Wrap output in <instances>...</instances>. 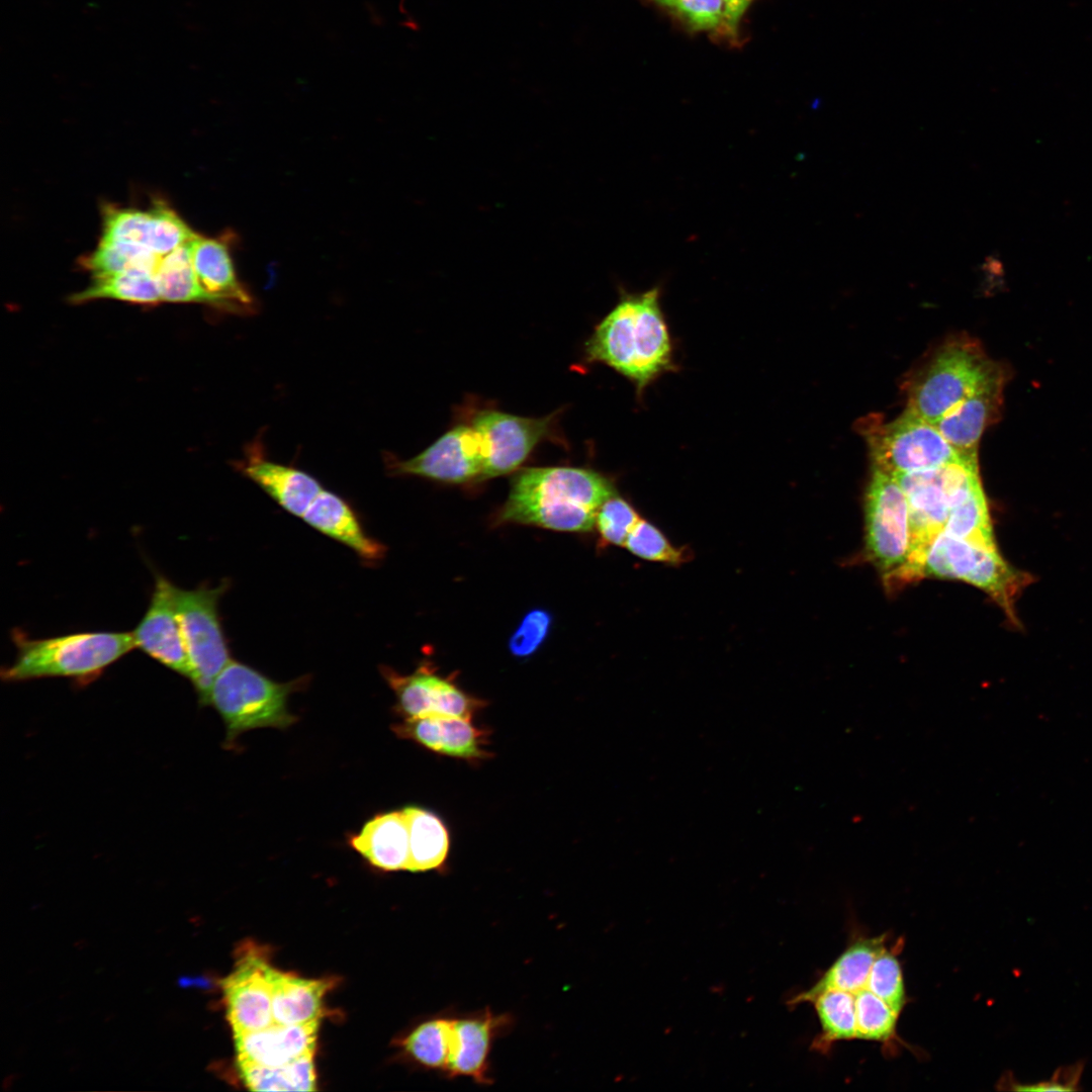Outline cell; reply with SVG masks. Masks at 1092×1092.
<instances>
[{"label": "cell", "mask_w": 1092, "mask_h": 1092, "mask_svg": "<svg viewBox=\"0 0 1092 1092\" xmlns=\"http://www.w3.org/2000/svg\"><path fill=\"white\" fill-rule=\"evenodd\" d=\"M615 494L612 480L592 469L526 468L513 477L499 520L562 532H587L596 526L599 508Z\"/></svg>", "instance_id": "obj_1"}, {"label": "cell", "mask_w": 1092, "mask_h": 1092, "mask_svg": "<svg viewBox=\"0 0 1092 1092\" xmlns=\"http://www.w3.org/2000/svg\"><path fill=\"white\" fill-rule=\"evenodd\" d=\"M12 640L17 653L1 671L6 681L57 676L88 682L135 648L131 632H78L30 638L15 630Z\"/></svg>", "instance_id": "obj_2"}, {"label": "cell", "mask_w": 1092, "mask_h": 1092, "mask_svg": "<svg viewBox=\"0 0 1092 1092\" xmlns=\"http://www.w3.org/2000/svg\"><path fill=\"white\" fill-rule=\"evenodd\" d=\"M959 579L984 590L1018 625L1015 602L1030 577L1010 566L997 547L950 535L937 534L925 550L918 571L923 577Z\"/></svg>", "instance_id": "obj_3"}, {"label": "cell", "mask_w": 1092, "mask_h": 1092, "mask_svg": "<svg viewBox=\"0 0 1092 1092\" xmlns=\"http://www.w3.org/2000/svg\"><path fill=\"white\" fill-rule=\"evenodd\" d=\"M301 681L277 682L245 663L231 660L215 678L208 699V705L225 725L226 747L247 731L292 725L296 717L289 712L287 700Z\"/></svg>", "instance_id": "obj_4"}, {"label": "cell", "mask_w": 1092, "mask_h": 1092, "mask_svg": "<svg viewBox=\"0 0 1092 1092\" xmlns=\"http://www.w3.org/2000/svg\"><path fill=\"white\" fill-rule=\"evenodd\" d=\"M1000 366L977 341L947 340L911 380L906 410L935 425Z\"/></svg>", "instance_id": "obj_5"}, {"label": "cell", "mask_w": 1092, "mask_h": 1092, "mask_svg": "<svg viewBox=\"0 0 1092 1092\" xmlns=\"http://www.w3.org/2000/svg\"><path fill=\"white\" fill-rule=\"evenodd\" d=\"M864 502L867 558L893 590L907 583L911 540L907 496L894 474L873 466Z\"/></svg>", "instance_id": "obj_6"}, {"label": "cell", "mask_w": 1092, "mask_h": 1092, "mask_svg": "<svg viewBox=\"0 0 1092 1092\" xmlns=\"http://www.w3.org/2000/svg\"><path fill=\"white\" fill-rule=\"evenodd\" d=\"M225 589V582L214 587L174 588L177 615L189 660L188 679L203 706L208 705L215 678L232 660L218 613V602Z\"/></svg>", "instance_id": "obj_7"}, {"label": "cell", "mask_w": 1092, "mask_h": 1092, "mask_svg": "<svg viewBox=\"0 0 1092 1092\" xmlns=\"http://www.w3.org/2000/svg\"><path fill=\"white\" fill-rule=\"evenodd\" d=\"M866 436L873 466L894 475L935 468L961 456L933 424L907 410Z\"/></svg>", "instance_id": "obj_8"}, {"label": "cell", "mask_w": 1092, "mask_h": 1092, "mask_svg": "<svg viewBox=\"0 0 1092 1092\" xmlns=\"http://www.w3.org/2000/svg\"><path fill=\"white\" fill-rule=\"evenodd\" d=\"M967 457L941 466L895 475L908 500L910 519V554L906 582L918 578L925 550L934 537L944 530L953 486Z\"/></svg>", "instance_id": "obj_9"}, {"label": "cell", "mask_w": 1092, "mask_h": 1092, "mask_svg": "<svg viewBox=\"0 0 1092 1092\" xmlns=\"http://www.w3.org/2000/svg\"><path fill=\"white\" fill-rule=\"evenodd\" d=\"M555 414L526 418L484 410L469 421L479 434L483 451L482 480L516 470L533 449L550 436Z\"/></svg>", "instance_id": "obj_10"}, {"label": "cell", "mask_w": 1092, "mask_h": 1092, "mask_svg": "<svg viewBox=\"0 0 1092 1092\" xmlns=\"http://www.w3.org/2000/svg\"><path fill=\"white\" fill-rule=\"evenodd\" d=\"M483 451L478 432L470 422L460 423L424 451L407 460H394L390 470L447 483L482 480Z\"/></svg>", "instance_id": "obj_11"}, {"label": "cell", "mask_w": 1092, "mask_h": 1092, "mask_svg": "<svg viewBox=\"0 0 1092 1092\" xmlns=\"http://www.w3.org/2000/svg\"><path fill=\"white\" fill-rule=\"evenodd\" d=\"M382 673L394 692L396 710L405 718L437 715L471 719L485 704L462 691L453 678L438 674L429 662L410 674L388 667Z\"/></svg>", "instance_id": "obj_12"}, {"label": "cell", "mask_w": 1092, "mask_h": 1092, "mask_svg": "<svg viewBox=\"0 0 1092 1092\" xmlns=\"http://www.w3.org/2000/svg\"><path fill=\"white\" fill-rule=\"evenodd\" d=\"M174 588L175 585L163 574L155 575L149 607L131 634L136 648L188 678L189 660L177 615Z\"/></svg>", "instance_id": "obj_13"}, {"label": "cell", "mask_w": 1092, "mask_h": 1092, "mask_svg": "<svg viewBox=\"0 0 1092 1092\" xmlns=\"http://www.w3.org/2000/svg\"><path fill=\"white\" fill-rule=\"evenodd\" d=\"M268 965L259 952L250 950L241 957L236 969L221 981L226 1015L234 1035L274 1023Z\"/></svg>", "instance_id": "obj_14"}, {"label": "cell", "mask_w": 1092, "mask_h": 1092, "mask_svg": "<svg viewBox=\"0 0 1092 1092\" xmlns=\"http://www.w3.org/2000/svg\"><path fill=\"white\" fill-rule=\"evenodd\" d=\"M1006 379L1001 365L934 425L961 456L978 457L984 431L1001 413Z\"/></svg>", "instance_id": "obj_15"}, {"label": "cell", "mask_w": 1092, "mask_h": 1092, "mask_svg": "<svg viewBox=\"0 0 1092 1092\" xmlns=\"http://www.w3.org/2000/svg\"><path fill=\"white\" fill-rule=\"evenodd\" d=\"M635 367L632 382L637 395L665 372L676 369L673 346L655 286L637 293L635 320Z\"/></svg>", "instance_id": "obj_16"}, {"label": "cell", "mask_w": 1092, "mask_h": 1092, "mask_svg": "<svg viewBox=\"0 0 1092 1092\" xmlns=\"http://www.w3.org/2000/svg\"><path fill=\"white\" fill-rule=\"evenodd\" d=\"M399 737L411 739L427 749L468 761H479L492 754L484 746L488 734L468 718L426 716L405 718L392 728Z\"/></svg>", "instance_id": "obj_17"}, {"label": "cell", "mask_w": 1092, "mask_h": 1092, "mask_svg": "<svg viewBox=\"0 0 1092 1092\" xmlns=\"http://www.w3.org/2000/svg\"><path fill=\"white\" fill-rule=\"evenodd\" d=\"M189 245L197 280L212 305L235 312L252 311L254 299L238 279L226 243L195 235Z\"/></svg>", "instance_id": "obj_18"}, {"label": "cell", "mask_w": 1092, "mask_h": 1092, "mask_svg": "<svg viewBox=\"0 0 1092 1092\" xmlns=\"http://www.w3.org/2000/svg\"><path fill=\"white\" fill-rule=\"evenodd\" d=\"M320 1020L271 1025L235 1034L237 1062L275 1067L314 1053Z\"/></svg>", "instance_id": "obj_19"}, {"label": "cell", "mask_w": 1092, "mask_h": 1092, "mask_svg": "<svg viewBox=\"0 0 1092 1092\" xmlns=\"http://www.w3.org/2000/svg\"><path fill=\"white\" fill-rule=\"evenodd\" d=\"M509 1016L494 1015L490 1010L475 1016L453 1019L452 1040L445 1075L465 1076L478 1084H489L488 1055L493 1037L509 1023Z\"/></svg>", "instance_id": "obj_20"}, {"label": "cell", "mask_w": 1092, "mask_h": 1092, "mask_svg": "<svg viewBox=\"0 0 1092 1092\" xmlns=\"http://www.w3.org/2000/svg\"><path fill=\"white\" fill-rule=\"evenodd\" d=\"M637 293L622 292L585 344L589 362L603 363L632 381L635 367Z\"/></svg>", "instance_id": "obj_21"}, {"label": "cell", "mask_w": 1092, "mask_h": 1092, "mask_svg": "<svg viewBox=\"0 0 1092 1092\" xmlns=\"http://www.w3.org/2000/svg\"><path fill=\"white\" fill-rule=\"evenodd\" d=\"M302 519L310 527L352 549L365 561L377 562L385 555V546L365 532L351 506L330 490L322 489Z\"/></svg>", "instance_id": "obj_22"}, {"label": "cell", "mask_w": 1092, "mask_h": 1092, "mask_svg": "<svg viewBox=\"0 0 1092 1092\" xmlns=\"http://www.w3.org/2000/svg\"><path fill=\"white\" fill-rule=\"evenodd\" d=\"M944 532L989 547H997L978 459L965 463L953 486Z\"/></svg>", "instance_id": "obj_23"}, {"label": "cell", "mask_w": 1092, "mask_h": 1092, "mask_svg": "<svg viewBox=\"0 0 1092 1092\" xmlns=\"http://www.w3.org/2000/svg\"><path fill=\"white\" fill-rule=\"evenodd\" d=\"M240 469L280 507L299 518L323 489L310 474L258 455H250L242 462Z\"/></svg>", "instance_id": "obj_24"}, {"label": "cell", "mask_w": 1092, "mask_h": 1092, "mask_svg": "<svg viewBox=\"0 0 1092 1092\" xmlns=\"http://www.w3.org/2000/svg\"><path fill=\"white\" fill-rule=\"evenodd\" d=\"M351 846L383 871L406 870L408 829L402 810L375 815L350 837Z\"/></svg>", "instance_id": "obj_25"}, {"label": "cell", "mask_w": 1092, "mask_h": 1092, "mask_svg": "<svg viewBox=\"0 0 1092 1092\" xmlns=\"http://www.w3.org/2000/svg\"><path fill=\"white\" fill-rule=\"evenodd\" d=\"M267 976L272 989V1012L275 1023L300 1024L323 1016V998L333 987V980L304 979L282 973L270 965Z\"/></svg>", "instance_id": "obj_26"}, {"label": "cell", "mask_w": 1092, "mask_h": 1092, "mask_svg": "<svg viewBox=\"0 0 1092 1092\" xmlns=\"http://www.w3.org/2000/svg\"><path fill=\"white\" fill-rule=\"evenodd\" d=\"M885 934L854 940L811 988L796 995L789 1004L811 1003L816 996L828 990L855 994L866 988L871 968L885 947Z\"/></svg>", "instance_id": "obj_27"}, {"label": "cell", "mask_w": 1092, "mask_h": 1092, "mask_svg": "<svg viewBox=\"0 0 1092 1092\" xmlns=\"http://www.w3.org/2000/svg\"><path fill=\"white\" fill-rule=\"evenodd\" d=\"M408 829L407 871L426 872L442 868L447 859L450 837L447 826L433 811L406 806L402 809Z\"/></svg>", "instance_id": "obj_28"}, {"label": "cell", "mask_w": 1092, "mask_h": 1092, "mask_svg": "<svg viewBox=\"0 0 1092 1092\" xmlns=\"http://www.w3.org/2000/svg\"><path fill=\"white\" fill-rule=\"evenodd\" d=\"M313 1056L314 1053H310L275 1067L237 1063L245 1086L252 1091H314L316 1076Z\"/></svg>", "instance_id": "obj_29"}, {"label": "cell", "mask_w": 1092, "mask_h": 1092, "mask_svg": "<svg viewBox=\"0 0 1092 1092\" xmlns=\"http://www.w3.org/2000/svg\"><path fill=\"white\" fill-rule=\"evenodd\" d=\"M118 299L140 304L162 301L155 275L145 272H123L93 276L91 284L74 294L72 301L82 303L93 299Z\"/></svg>", "instance_id": "obj_30"}, {"label": "cell", "mask_w": 1092, "mask_h": 1092, "mask_svg": "<svg viewBox=\"0 0 1092 1092\" xmlns=\"http://www.w3.org/2000/svg\"><path fill=\"white\" fill-rule=\"evenodd\" d=\"M155 277L162 300L212 305L209 296L197 280L189 242L161 257Z\"/></svg>", "instance_id": "obj_31"}, {"label": "cell", "mask_w": 1092, "mask_h": 1092, "mask_svg": "<svg viewBox=\"0 0 1092 1092\" xmlns=\"http://www.w3.org/2000/svg\"><path fill=\"white\" fill-rule=\"evenodd\" d=\"M814 1005L821 1033L813 1042L817 1051H826L833 1042L856 1038L854 994L828 990L816 996Z\"/></svg>", "instance_id": "obj_32"}, {"label": "cell", "mask_w": 1092, "mask_h": 1092, "mask_svg": "<svg viewBox=\"0 0 1092 1092\" xmlns=\"http://www.w3.org/2000/svg\"><path fill=\"white\" fill-rule=\"evenodd\" d=\"M161 257L141 245L100 241L96 250L83 260V265L93 276L123 272L155 275Z\"/></svg>", "instance_id": "obj_33"}, {"label": "cell", "mask_w": 1092, "mask_h": 1092, "mask_svg": "<svg viewBox=\"0 0 1092 1092\" xmlns=\"http://www.w3.org/2000/svg\"><path fill=\"white\" fill-rule=\"evenodd\" d=\"M453 1019L434 1018L418 1025L401 1041L406 1054L422 1067L445 1072L450 1056Z\"/></svg>", "instance_id": "obj_34"}, {"label": "cell", "mask_w": 1092, "mask_h": 1092, "mask_svg": "<svg viewBox=\"0 0 1092 1092\" xmlns=\"http://www.w3.org/2000/svg\"><path fill=\"white\" fill-rule=\"evenodd\" d=\"M856 1038L887 1042L896 1036L899 1013L869 989L854 994Z\"/></svg>", "instance_id": "obj_35"}, {"label": "cell", "mask_w": 1092, "mask_h": 1092, "mask_svg": "<svg viewBox=\"0 0 1092 1092\" xmlns=\"http://www.w3.org/2000/svg\"><path fill=\"white\" fill-rule=\"evenodd\" d=\"M625 546L632 554L650 561L679 565L690 558L688 549L673 546L658 528L642 519L630 532Z\"/></svg>", "instance_id": "obj_36"}, {"label": "cell", "mask_w": 1092, "mask_h": 1092, "mask_svg": "<svg viewBox=\"0 0 1092 1092\" xmlns=\"http://www.w3.org/2000/svg\"><path fill=\"white\" fill-rule=\"evenodd\" d=\"M101 241L141 245L149 249L153 212L106 206Z\"/></svg>", "instance_id": "obj_37"}, {"label": "cell", "mask_w": 1092, "mask_h": 1092, "mask_svg": "<svg viewBox=\"0 0 1092 1092\" xmlns=\"http://www.w3.org/2000/svg\"><path fill=\"white\" fill-rule=\"evenodd\" d=\"M866 988L886 1002L895 1012L900 1014L903 1010L907 996L901 964L896 953L886 946L874 961Z\"/></svg>", "instance_id": "obj_38"}, {"label": "cell", "mask_w": 1092, "mask_h": 1092, "mask_svg": "<svg viewBox=\"0 0 1092 1092\" xmlns=\"http://www.w3.org/2000/svg\"><path fill=\"white\" fill-rule=\"evenodd\" d=\"M151 210L153 226L149 249L156 254L167 255L195 236L185 221L164 202H156Z\"/></svg>", "instance_id": "obj_39"}, {"label": "cell", "mask_w": 1092, "mask_h": 1092, "mask_svg": "<svg viewBox=\"0 0 1092 1092\" xmlns=\"http://www.w3.org/2000/svg\"><path fill=\"white\" fill-rule=\"evenodd\" d=\"M639 520L633 506L615 494L599 508L596 526L603 542L622 546Z\"/></svg>", "instance_id": "obj_40"}, {"label": "cell", "mask_w": 1092, "mask_h": 1092, "mask_svg": "<svg viewBox=\"0 0 1092 1092\" xmlns=\"http://www.w3.org/2000/svg\"><path fill=\"white\" fill-rule=\"evenodd\" d=\"M677 13L690 26L709 30L722 24L724 0H655Z\"/></svg>", "instance_id": "obj_41"}, {"label": "cell", "mask_w": 1092, "mask_h": 1092, "mask_svg": "<svg viewBox=\"0 0 1092 1092\" xmlns=\"http://www.w3.org/2000/svg\"><path fill=\"white\" fill-rule=\"evenodd\" d=\"M551 615L544 610H533L521 621L510 639L513 655L526 657L532 655L541 646L549 633Z\"/></svg>", "instance_id": "obj_42"}, {"label": "cell", "mask_w": 1092, "mask_h": 1092, "mask_svg": "<svg viewBox=\"0 0 1092 1092\" xmlns=\"http://www.w3.org/2000/svg\"><path fill=\"white\" fill-rule=\"evenodd\" d=\"M1082 1067H1070L1066 1071L1059 1070V1075L1052 1079L1034 1084H1017L1011 1088L1015 1091H1074L1081 1075Z\"/></svg>", "instance_id": "obj_43"}, {"label": "cell", "mask_w": 1092, "mask_h": 1092, "mask_svg": "<svg viewBox=\"0 0 1092 1092\" xmlns=\"http://www.w3.org/2000/svg\"><path fill=\"white\" fill-rule=\"evenodd\" d=\"M752 0H724L722 24L727 35L735 38L739 21Z\"/></svg>", "instance_id": "obj_44"}]
</instances>
